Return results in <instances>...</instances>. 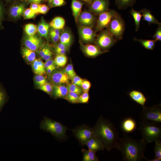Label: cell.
I'll list each match as a JSON object with an SVG mask.
<instances>
[{"label":"cell","mask_w":161,"mask_h":161,"mask_svg":"<svg viewBox=\"0 0 161 161\" xmlns=\"http://www.w3.org/2000/svg\"><path fill=\"white\" fill-rule=\"evenodd\" d=\"M95 18L90 12L84 11L80 13L77 20L80 26L92 27L94 25Z\"/></svg>","instance_id":"obj_11"},{"label":"cell","mask_w":161,"mask_h":161,"mask_svg":"<svg viewBox=\"0 0 161 161\" xmlns=\"http://www.w3.org/2000/svg\"><path fill=\"white\" fill-rule=\"evenodd\" d=\"M50 78L52 82L55 85L67 83L69 82V77L64 71L54 70Z\"/></svg>","instance_id":"obj_13"},{"label":"cell","mask_w":161,"mask_h":161,"mask_svg":"<svg viewBox=\"0 0 161 161\" xmlns=\"http://www.w3.org/2000/svg\"><path fill=\"white\" fill-rule=\"evenodd\" d=\"M137 127L135 120L131 117H127L122 121L121 124V129L125 133H129L133 132Z\"/></svg>","instance_id":"obj_16"},{"label":"cell","mask_w":161,"mask_h":161,"mask_svg":"<svg viewBox=\"0 0 161 161\" xmlns=\"http://www.w3.org/2000/svg\"><path fill=\"white\" fill-rule=\"evenodd\" d=\"M71 80L72 83L79 86H81L83 80L81 78L76 75H75Z\"/></svg>","instance_id":"obj_46"},{"label":"cell","mask_w":161,"mask_h":161,"mask_svg":"<svg viewBox=\"0 0 161 161\" xmlns=\"http://www.w3.org/2000/svg\"><path fill=\"white\" fill-rule=\"evenodd\" d=\"M65 24L64 19L62 17L58 16L55 18L52 21L50 25L53 28L62 29L64 27Z\"/></svg>","instance_id":"obj_28"},{"label":"cell","mask_w":161,"mask_h":161,"mask_svg":"<svg viewBox=\"0 0 161 161\" xmlns=\"http://www.w3.org/2000/svg\"><path fill=\"white\" fill-rule=\"evenodd\" d=\"M83 3L78 0H72L71 8L75 21L77 23L78 18L81 13Z\"/></svg>","instance_id":"obj_25"},{"label":"cell","mask_w":161,"mask_h":161,"mask_svg":"<svg viewBox=\"0 0 161 161\" xmlns=\"http://www.w3.org/2000/svg\"><path fill=\"white\" fill-rule=\"evenodd\" d=\"M81 86L84 92H88L90 87L91 84L89 81L83 80Z\"/></svg>","instance_id":"obj_45"},{"label":"cell","mask_w":161,"mask_h":161,"mask_svg":"<svg viewBox=\"0 0 161 161\" xmlns=\"http://www.w3.org/2000/svg\"><path fill=\"white\" fill-rule=\"evenodd\" d=\"M35 14L33 13L30 8L25 9L23 13V16L25 19H29L34 18Z\"/></svg>","instance_id":"obj_41"},{"label":"cell","mask_w":161,"mask_h":161,"mask_svg":"<svg viewBox=\"0 0 161 161\" xmlns=\"http://www.w3.org/2000/svg\"><path fill=\"white\" fill-rule=\"evenodd\" d=\"M1 19L0 18V26H1Z\"/></svg>","instance_id":"obj_60"},{"label":"cell","mask_w":161,"mask_h":161,"mask_svg":"<svg viewBox=\"0 0 161 161\" xmlns=\"http://www.w3.org/2000/svg\"><path fill=\"white\" fill-rule=\"evenodd\" d=\"M74 136L80 144L85 145L86 143L94 137L93 128L86 125L78 126L72 130Z\"/></svg>","instance_id":"obj_7"},{"label":"cell","mask_w":161,"mask_h":161,"mask_svg":"<svg viewBox=\"0 0 161 161\" xmlns=\"http://www.w3.org/2000/svg\"><path fill=\"white\" fill-rule=\"evenodd\" d=\"M136 1V0H115V3L119 9H125L133 6Z\"/></svg>","instance_id":"obj_29"},{"label":"cell","mask_w":161,"mask_h":161,"mask_svg":"<svg viewBox=\"0 0 161 161\" xmlns=\"http://www.w3.org/2000/svg\"><path fill=\"white\" fill-rule=\"evenodd\" d=\"M83 153V161H98L99 159L96 156V152L89 150L83 148L82 150Z\"/></svg>","instance_id":"obj_26"},{"label":"cell","mask_w":161,"mask_h":161,"mask_svg":"<svg viewBox=\"0 0 161 161\" xmlns=\"http://www.w3.org/2000/svg\"><path fill=\"white\" fill-rule=\"evenodd\" d=\"M79 96L76 93L68 92L64 99L71 103H78Z\"/></svg>","instance_id":"obj_35"},{"label":"cell","mask_w":161,"mask_h":161,"mask_svg":"<svg viewBox=\"0 0 161 161\" xmlns=\"http://www.w3.org/2000/svg\"><path fill=\"white\" fill-rule=\"evenodd\" d=\"M79 32L81 39L86 42H93L97 36L95 32L90 27L80 26Z\"/></svg>","instance_id":"obj_14"},{"label":"cell","mask_w":161,"mask_h":161,"mask_svg":"<svg viewBox=\"0 0 161 161\" xmlns=\"http://www.w3.org/2000/svg\"><path fill=\"white\" fill-rule=\"evenodd\" d=\"M3 11V6L2 3L0 2V18L1 19L2 16Z\"/></svg>","instance_id":"obj_57"},{"label":"cell","mask_w":161,"mask_h":161,"mask_svg":"<svg viewBox=\"0 0 161 161\" xmlns=\"http://www.w3.org/2000/svg\"><path fill=\"white\" fill-rule=\"evenodd\" d=\"M130 13L134 19L136 31H137L139 29L140 22L142 15L140 11H137L132 8L130 11Z\"/></svg>","instance_id":"obj_32"},{"label":"cell","mask_w":161,"mask_h":161,"mask_svg":"<svg viewBox=\"0 0 161 161\" xmlns=\"http://www.w3.org/2000/svg\"><path fill=\"white\" fill-rule=\"evenodd\" d=\"M140 12L143 16V19L147 21L148 23L150 24L153 23L158 25L161 24V23L159 22L152 14L149 10L146 8H143Z\"/></svg>","instance_id":"obj_24"},{"label":"cell","mask_w":161,"mask_h":161,"mask_svg":"<svg viewBox=\"0 0 161 161\" xmlns=\"http://www.w3.org/2000/svg\"><path fill=\"white\" fill-rule=\"evenodd\" d=\"M25 30L28 35H34L37 32V27L34 24H29L25 25Z\"/></svg>","instance_id":"obj_34"},{"label":"cell","mask_w":161,"mask_h":161,"mask_svg":"<svg viewBox=\"0 0 161 161\" xmlns=\"http://www.w3.org/2000/svg\"><path fill=\"white\" fill-rule=\"evenodd\" d=\"M6 95L4 92L0 88V112L5 103Z\"/></svg>","instance_id":"obj_44"},{"label":"cell","mask_w":161,"mask_h":161,"mask_svg":"<svg viewBox=\"0 0 161 161\" xmlns=\"http://www.w3.org/2000/svg\"><path fill=\"white\" fill-rule=\"evenodd\" d=\"M37 28V31L40 36L47 38L49 34V25L43 18H41Z\"/></svg>","instance_id":"obj_22"},{"label":"cell","mask_w":161,"mask_h":161,"mask_svg":"<svg viewBox=\"0 0 161 161\" xmlns=\"http://www.w3.org/2000/svg\"><path fill=\"white\" fill-rule=\"evenodd\" d=\"M39 89L51 95L52 94L53 90V87L51 84L46 83L44 84L39 87Z\"/></svg>","instance_id":"obj_40"},{"label":"cell","mask_w":161,"mask_h":161,"mask_svg":"<svg viewBox=\"0 0 161 161\" xmlns=\"http://www.w3.org/2000/svg\"><path fill=\"white\" fill-rule=\"evenodd\" d=\"M59 40L61 43L68 48L71 45L72 41V37L71 33L66 30H64L60 35Z\"/></svg>","instance_id":"obj_27"},{"label":"cell","mask_w":161,"mask_h":161,"mask_svg":"<svg viewBox=\"0 0 161 161\" xmlns=\"http://www.w3.org/2000/svg\"><path fill=\"white\" fill-rule=\"evenodd\" d=\"M67 61V58L65 55H57L54 60L55 64L60 67L64 66Z\"/></svg>","instance_id":"obj_33"},{"label":"cell","mask_w":161,"mask_h":161,"mask_svg":"<svg viewBox=\"0 0 161 161\" xmlns=\"http://www.w3.org/2000/svg\"><path fill=\"white\" fill-rule=\"evenodd\" d=\"M118 149L123 160L126 161H140L147 160L144 153L147 143L142 138L136 140L123 133L118 140Z\"/></svg>","instance_id":"obj_2"},{"label":"cell","mask_w":161,"mask_h":161,"mask_svg":"<svg viewBox=\"0 0 161 161\" xmlns=\"http://www.w3.org/2000/svg\"><path fill=\"white\" fill-rule=\"evenodd\" d=\"M67 74L69 79H72L76 75V74L72 64L68 65L64 70Z\"/></svg>","instance_id":"obj_38"},{"label":"cell","mask_w":161,"mask_h":161,"mask_svg":"<svg viewBox=\"0 0 161 161\" xmlns=\"http://www.w3.org/2000/svg\"><path fill=\"white\" fill-rule=\"evenodd\" d=\"M6 1H9L10 0H6Z\"/></svg>","instance_id":"obj_62"},{"label":"cell","mask_w":161,"mask_h":161,"mask_svg":"<svg viewBox=\"0 0 161 161\" xmlns=\"http://www.w3.org/2000/svg\"><path fill=\"white\" fill-rule=\"evenodd\" d=\"M25 4L24 2H18L12 5L9 10L10 15L13 17L18 18L23 14L25 7Z\"/></svg>","instance_id":"obj_17"},{"label":"cell","mask_w":161,"mask_h":161,"mask_svg":"<svg viewBox=\"0 0 161 161\" xmlns=\"http://www.w3.org/2000/svg\"><path fill=\"white\" fill-rule=\"evenodd\" d=\"M42 0H24L25 2H28L30 3H36L38 4L41 3Z\"/></svg>","instance_id":"obj_55"},{"label":"cell","mask_w":161,"mask_h":161,"mask_svg":"<svg viewBox=\"0 0 161 161\" xmlns=\"http://www.w3.org/2000/svg\"><path fill=\"white\" fill-rule=\"evenodd\" d=\"M88 149L96 152L99 150H103L104 148L100 141L94 137L88 140L85 143Z\"/></svg>","instance_id":"obj_18"},{"label":"cell","mask_w":161,"mask_h":161,"mask_svg":"<svg viewBox=\"0 0 161 161\" xmlns=\"http://www.w3.org/2000/svg\"><path fill=\"white\" fill-rule=\"evenodd\" d=\"M21 53L23 58L28 64L32 63L36 59L35 51H33L25 47L21 50Z\"/></svg>","instance_id":"obj_23"},{"label":"cell","mask_w":161,"mask_h":161,"mask_svg":"<svg viewBox=\"0 0 161 161\" xmlns=\"http://www.w3.org/2000/svg\"><path fill=\"white\" fill-rule=\"evenodd\" d=\"M108 27L109 32L117 40L122 39L125 25L122 18L117 13L112 18Z\"/></svg>","instance_id":"obj_6"},{"label":"cell","mask_w":161,"mask_h":161,"mask_svg":"<svg viewBox=\"0 0 161 161\" xmlns=\"http://www.w3.org/2000/svg\"><path fill=\"white\" fill-rule=\"evenodd\" d=\"M117 40L109 31L108 28L102 31L97 36L96 43L100 49L107 50L114 44Z\"/></svg>","instance_id":"obj_8"},{"label":"cell","mask_w":161,"mask_h":161,"mask_svg":"<svg viewBox=\"0 0 161 161\" xmlns=\"http://www.w3.org/2000/svg\"><path fill=\"white\" fill-rule=\"evenodd\" d=\"M49 9V7L46 4H39L38 9V13L45 14L48 12Z\"/></svg>","instance_id":"obj_48"},{"label":"cell","mask_w":161,"mask_h":161,"mask_svg":"<svg viewBox=\"0 0 161 161\" xmlns=\"http://www.w3.org/2000/svg\"><path fill=\"white\" fill-rule=\"evenodd\" d=\"M46 0L47 1H48L49 2V1H50L51 0Z\"/></svg>","instance_id":"obj_61"},{"label":"cell","mask_w":161,"mask_h":161,"mask_svg":"<svg viewBox=\"0 0 161 161\" xmlns=\"http://www.w3.org/2000/svg\"><path fill=\"white\" fill-rule=\"evenodd\" d=\"M55 69V67L54 65L51 66L46 69L47 72L48 73H50L53 71Z\"/></svg>","instance_id":"obj_54"},{"label":"cell","mask_w":161,"mask_h":161,"mask_svg":"<svg viewBox=\"0 0 161 161\" xmlns=\"http://www.w3.org/2000/svg\"><path fill=\"white\" fill-rule=\"evenodd\" d=\"M68 92L67 87L61 85H55L53 87L52 94L54 98H64Z\"/></svg>","instance_id":"obj_19"},{"label":"cell","mask_w":161,"mask_h":161,"mask_svg":"<svg viewBox=\"0 0 161 161\" xmlns=\"http://www.w3.org/2000/svg\"><path fill=\"white\" fill-rule=\"evenodd\" d=\"M89 4H90L92 0H81Z\"/></svg>","instance_id":"obj_59"},{"label":"cell","mask_w":161,"mask_h":161,"mask_svg":"<svg viewBox=\"0 0 161 161\" xmlns=\"http://www.w3.org/2000/svg\"><path fill=\"white\" fill-rule=\"evenodd\" d=\"M40 129L50 133L56 137L60 139L66 138L67 128L60 122L44 117L41 122Z\"/></svg>","instance_id":"obj_4"},{"label":"cell","mask_w":161,"mask_h":161,"mask_svg":"<svg viewBox=\"0 0 161 161\" xmlns=\"http://www.w3.org/2000/svg\"><path fill=\"white\" fill-rule=\"evenodd\" d=\"M23 42L25 47L35 51L37 50L43 44L41 39L35 35H27L25 38Z\"/></svg>","instance_id":"obj_12"},{"label":"cell","mask_w":161,"mask_h":161,"mask_svg":"<svg viewBox=\"0 0 161 161\" xmlns=\"http://www.w3.org/2000/svg\"><path fill=\"white\" fill-rule=\"evenodd\" d=\"M117 13L114 10H109L100 15L97 21L96 27L97 32L102 30L104 28L108 27L112 18Z\"/></svg>","instance_id":"obj_9"},{"label":"cell","mask_w":161,"mask_h":161,"mask_svg":"<svg viewBox=\"0 0 161 161\" xmlns=\"http://www.w3.org/2000/svg\"><path fill=\"white\" fill-rule=\"evenodd\" d=\"M83 52L87 55L91 57L97 56L103 53L100 49L97 46L92 44L84 45L80 43Z\"/></svg>","instance_id":"obj_15"},{"label":"cell","mask_w":161,"mask_h":161,"mask_svg":"<svg viewBox=\"0 0 161 161\" xmlns=\"http://www.w3.org/2000/svg\"><path fill=\"white\" fill-rule=\"evenodd\" d=\"M40 4L36 3H31L30 8L35 13H38L39 7Z\"/></svg>","instance_id":"obj_49"},{"label":"cell","mask_w":161,"mask_h":161,"mask_svg":"<svg viewBox=\"0 0 161 161\" xmlns=\"http://www.w3.org/2000/svg\"><path fill=\"white\" fill-rule=\"evenodd\" d=\"M154 147L155 157L161 159V141L155 142Z\"/></svg>","instance_id":"obj_39"},{"label":"cell","mask_w":161,"mask_h":161,"mask_svg":"<svg viewBox=\"0 0 161 161\" xmlns=\"http://www.w3.org/2000/svg\"><path fill=\"white\" fill-rule=\"evenodd\" d=\"M129 95L132 100L142 106H145L146 98L141 92L134 90L129 93Z\"/></svg>","instance_id":"obj_20"},{"label":"cell","mask_w":161,"mask_h":161,"mask_svg":"<svg viewBox=\"0 0 161 161\" xmlns=\"http://www.w3.org/2000/svg\"><path fill=\"white\" fill-rule=\"evenodd\" d=\"M146 160L148 161H160L161 159L155 157L153 159L149 160L147 159Z\"/></svg>","instance_id":"obj_58"},{"label":"cell","mask_w":161,"mask_h":161,"mask_svg":"<svg viewBox=\"0 0 161 161\" xmlns=\"http://www.w3.org/2000/svg\"><path fill=\"white\" fill-rule=\"evenodd\" d=\"M61 29L53 28L52 29L49 33H53L58 35H60L61 30Z\"/></svg>","instance_id":"obj_53"},{"label":"cell","mask_w":161,"mask_h":161,"mask_svg":"<svg viewBox=\"0 0 161 161\" xmlns=\"http://www.w3.org/2000/svg\"><path fill=\"white\" fill-rule=\"evenodd\" d=\"M39 54L45 61L51 59L52 56V51L49 47L47 46L43 47L40 51Z\"/></svg>","instance_id":"obj_31"},{"label":"cell","mask_w":161,"mask_h":161,"mask_svg":"<svg viewBox=\"0 0 161 161\" xmlns=\"http://www.w3.org/2000/svg\"><path fill=\"white\" fill-rule=\"evenodd\" d=\"M67 87L68 92L76 93L79 95H81L83 92L82 89L79 86L73 83L68 84Z\"/></svg>","instance_id":"obj_36"},{"label":"cell","mask_w":161,"mask_h":161,"mask_svg":"<svg viewBox=\"0 0 161 161\" xmlns=\"http://www.w3.org/2000/svg\"><path fill=\"white\" fill-rule=\"evenodd\" d=\"M54 60L49 59L46 61L44 63V66L46 69L48 67L54 65Z\"/></svg>","instance_id":"obj_51"},{"label":"cell","mask_w":161,"mask_h":161,"mask_svg":"<svg viewBox=\"0 0 161 161\" xmlns=\"http://www.w3.org/2000/svg\"><path fill=\"white\" fill-rule=\"evenodd\" d=\"M68 48L65 45L60 42V43L58 44L56 46L55 49V52H56L63 49L67 50Z\"/></svg>","instance_id":"obj_50"},{"label":"cell","mask_w":161,"mask_h":161,"mask_svg":"<svg viewBox=\"0 0 161 161\" xmlns=\"http://www.w3.org/2000/svg\"><path fill=\"white\" fill-rule=\"evenodd\" d=\"M34 80L35 84L38 87L47 82L45 78L41 75H36L34 77Z\"/></svg>","instance_id":"obj_37"},{"label":"cell","mask_w":161,"mask_h":161,"mask_svg":"<svg viewBox=\"0 0 161 161\" xmlns=\"http://www.w3.org/2000/svg\"><path fill=\"white\" fill-rule=\"evenodd\" d=\"M138 130L142 139L147 143L161 141V127L160 124L141 121L139 123Z\"/></svg>","instance_id":"obj_3"},{"label":"cell","mask_w":161,"mask_h":161,"mask_svg":"<svg viewBox=\"0 0 161 161\" xmlns=\"http://www.w3.org/2000/svg\"><path fill=\"white\" fill-rule=\"evenodd\" d=\"M92 128L94 136L100 141L104 148L109 151L113 148L118 149V133L112 122L101 116Z\"/></svg>","instance_id":"obj_1"},{"label":"cell","mask_w":161,"mask_h":161,"mask_svg":"<svg viewBox=\"0 0 161 161\" xmlns=\"http://www.w3.org/2000/svg\"><path fill=\"white\" fill-rule=\"evenodd\" d=\"M134 40L139 42L145 48L149 50H153L154 49L157 41L155 40H143L137 38H134Z\"/></svg>","instance_id":"obj_30"},{"label":"cell","mask_w":161,"mask_h":161,"mask_svg":"<svg viewBox=\"0 0 161 161\" xmlns=\"http://www.w3.org/2000/svg\"><path fill=\"white\" fill-rule=\"evenodd\" d=\"M89 7L90 11L99 15L109 10V0H92Z\"/></svg>","instance_id":"obj_10"},{"label":"cell","mask_w":161,"mask_h":161,"mask_svg":"<svg viewBox=\"0 0 161 161\" xmlns=\"http://www.w3.org/2000/svg\"><path fill=\"white\" fill-rule=\"evenodd\" d=\"M89 96L88 92H84L79 96L78 103H86L89 101Z\"/></svg>","instance_id":"obj_42"},{"label":"cell","mask_w":161,"mask_h":161,"mask_svg":"<svg viewBox=\"0 0 161 161\" xmlns=\"http://www.w3.org/2000/svg\"><path fill=\"white\" fill-rule=\"evenodd\" d=\"M49 3L52 7H56L63 5L65 1L64 0H51Z\"/></svg>","instance_id":"obj_43"},{"label":"cell","mask_w":161,"mask_h":161,"mask_svg":"<svg viewBox=\"0 0 161 161\" xmlns=\"http://www.w3.org/2000/svg\"><path fill=\"white\" fill-rule=\"evenodd\" d=\"M158 26L156 30L155 34L153 35V38L157 40L161 41V24L158 25Z\"/></svg>","instance_id":"obj_47"},{"label":"cell","mask_w":161,"mask_h":161,"mask_svg":"<svg viewBox=\"0 0 161 161\" xmlns=\"http://www.w3.org/2000/svg\"><path fill=\"white\" fill-rule=\"evenodd\" d=\"M67 49H63L58 51L56 52L57 55H65Z\"/></svg>","instance_id":"obj_56"},{"label":"cell","mask_w":161,"mask_h":161,"mask_svg":"<svg viewBox=\"0 0 161 161\" xmlns=\"http://www.w3.org/2000/svg\"><path fill=\"white\" fill-rule=\"evenodd\" d=\"M140 116L141 121L160 124L161 123L160 105L143 106Z\"/></svg>","instance_id":"obj_5"},{"label":"cell","mask_w":161,"mask_h":161,"mask_svg":"<svg viewBox=\"0 0 161 161\" xmlns=\"http://www.w3.org/2000/svg\"><path fill=\"white\" fill-rule=\"evenodd\" d=\"M32 67L34 72L36 75H42L45 72L44 63L40 59H35L32 64Z\"/></svg>","instance_id":"obj_21"},{"label":"cell","mask_w":161,"mask_h":161,"mask_svg":"<svg viewBox=\"0 0 161 161\" xmlns=\"http://www.w3.org/2000/svg\"><path fill=\"white\" fill-rule=\"evenodd\" d=\"M52 41L54 42H57L59 39L60 35L49 33Z\"/></svg>","instance_id":"obj_52"}]
</instances>
